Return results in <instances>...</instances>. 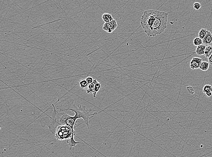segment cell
Listing matches in <instances>:
<instances>
[{
    "mask_svg": "<svg viewBox=\"0 0 212 157\" xmlns=\"http://www.w3.org/2000/svg\"><path fill=\"white\" fill-rule=\"evenodd\" d=\"M74 136H76V132L73 131L71 127L67 125L58 126L55 133V138L58 140L63 141L67 140V143L70 146V149L73 147H75L80 142H76L74 139Z\"/></svg>",
    "mask_w": 212,
    "mask_h": 157,
    "instance_id": "cell-1",
    "label": "cell"
},
{
    "mask_svg": "<svg viewBox=\"0 0 212 157\" xmlns=\"http://www.w3.org/2000/svg\"><path fill=\"white\" fill-rule=\"evenodd\" d=\"M168 14L157 11L156 17L152 25V35L156 36L163 33L167 29Z\"/></svg>",
    "mask_w": 212,
    "mask_h": 157,
    "instance_id": "cell-2",
    "label": "cell"
},
{
    "mask_svg": "<svg viewBox=\"0 0 212 157\" xmlns=\"http://www.w3.org/2000/svg\"><path fill=\"white\" fill-rule=\"evenodd\" d=\"M157 10H150L145 11L142 16L141 24L147 35L153 37L152 25L155 19Z\"/></svg>",
    "mask_w": 212,
    "mask_h": 157,
    "instance_id": "cell-3",
    "label": "cell"
},
{
    "mask_svg": "<svg viewBox=\"0 0 212 157\" xmlns=\"http://www.w3.org/2000/svg\"><path fill=\"white\" fill-rule=\"evenodd\" d=\"M59 109L61 111V112H64L69 110L71 111L74 112L75 113V115L74 116L76 117L77 120H78L79 119H82L84 120L85 123L88 128H89V120L92 117L95 116V115L97 114V113H94L93 114H90V112H91L92 110L91 109L87 110L86 109L85 106H82L79 105L78 106V107H77L76 106H74V107L73 108H68V109H65V110H62Z\"/></svg>",
    "mask_w": 212,
    "mask_h": 157,
    "instance_id": "cell-4",
    "label": "cell"
},
{
    "mask_svg": "<svg viewBox=\"0 0 212 157\" xmlns=\"http://www.w3.org/2000/svg\"><path fill=\"white\" fill-rule=\"evenodd\" d=\"M117 27L118 24L117 21L114 19L109 23H105L103 25V30L109 33H112Z\"/></svg>",
    "mask_w": 212,
    "mask_h": 157,
    "instance_id": "cell-5",
    "label": "cell"
},
{
    "mask_svg": "<svg viewBox=\"0 0 212 157\" xmlns=\"http://www.w3.org/2000/svg\"><path fill=\"white\" fill-rule=\"evenodd\" d=\"M202 62L203 60L201 58L193 57L190 62V67L192 69H197L200 68V67Z\"/></svg>",
    "mask_w": 212,
    "mask_h": 157,
    "instance_id": "cell-6",
    "label": "cell"
},
{
    "mask_svg": "<svg viewBox=\"0 0 212 157\" xmlns=\"http://www.w3.org/2000/svg\"><path fill=\"white\" fill-rule=\"evenodd\" d=\"M212 43V34L208 30L206 36L203 39V43L205 45H209Z\"/></svg>",
    "mask_w": 212,
    "mask_h": 157,
    "instance_id": "cell-7",
    "label": "cell"
},
{
    "mask_svg": "<svg viewBox=\"0 0 212 157\" xmlns=\"http://www.w3.org/2000/svg\"><path fill=\"white\" fill-rule=\"evenodd\" d=\"M206 46L205 45L202 44V45L197 46V48L195 50V53H196L198 55L201 56L203 55L204 54L205 49L206 48Z\"/></svg>",
    "mask_w": 212,
    "mask_h": 157,
    "instance_id": "cell-8",
    "label": "cell"
},
{
    "mask_svg": "<svg viewBox=\"0 0 212 157\" xmlns=\"http://www.w3.org/2000/svg\"><path fill=\"white\" fill-rule=\"evenodd\" d=\"M102 18L103 21L105 22V23H109L114 20L112 15L110 14L107 13H104L103 14L102 16Z\"/></svg>",
    "mask_w": 212,
    "mask_h": 157,
    "instance_id": "cell-9",
    "label": "cell"
},
{
    "mask_svg": "<svg viewBox=\"0 0 212 157\" xmlns=\"http://www.w3.org/2000/svg\"><path fill=\"white\" fill-rule=\"evenodd\" d=\"M212 54V46L208 45L206 46L205 49L204 55L205 57L209 58Z\"/></svg>",
    "mask_w": 212,
    "mask_h": 157,
    "instance_id": "cell-10",
    "label": "cell"
},
{
    "mask_svg": "<svg viewBox=\"0 0 212 157\" xmlns=\"http://www.w3.org/2000/svg\"><path fill=\"white\" fill-rule=\"evenodd\" d=\"M100 88H101V83L99 82L96 80L95 83V87L94 91L93 93V97L94 98H95L96 96L97 92L100 91Z\"/></svg>",
    "mask_w": 212,
    "mask_h": 157,
    "instance_id": "cell-11",
    "label": "cell"
},
{
    "mask_svg": "<svg viewBox=\"0 0 212 157\" xmlns=\"http://www.w3.org/2000/svg\"><path fill=\"white\" fill-rule=\"evenodd\" d=\"M208 31V30L206 29H204V28H202V29H200V30L199 32L198 37H199L200 39L203 40L205 38V37L206 36Z\"/></svg>",
    "mask_w": 212,
    "mask_h": 157,
    "instance_id": "cell-12",
    "label": "cell"
},
{
    "mask_svg": "<svg viewBox=\"0 0 212 157\" xmlns=\"http://www.w3.org/2000/svg\"><path fill=\"white\" fill-rule=\"evenodd\" d=\"M95 81H96V79H95L93 83H91V84H89L88 85L87 89L86 90V93H87L89 94L91 93H92V94L93 93L94 89H95Z\"/></svg>",
    "mask_w": 212,
    "mask_h": 157,
    "instance_id": "cell-13",
    "label": "cell"
},
{
    "mask_svg": "<svg viewBox=\"0 0 212 157\" xmlns=\"http://www.w3.org/2000/svg\"><path fill=\"white\" fill-rule=\"evenodd\" d=\"M209 64L206 61L203 62L200 67V69L203 71H206L209 68Z\"/></svg>",
    "mask_w": 212,
    "mask_h": 157,
    "instance_id": "cell-14",
    "label": "cell"
},
{
    "mask_svg": "<svg viewBox=\"0 0 212 157\" xmlns=\"http://www.w3.org/2000/svg\"><path fill=\"white\" fill-rule=\"evenodd\" d=\"M202 44H203V40H202L198 37L195 38L193 40V44L194 46H196L197 47L198 46L202 45Z\"/></svg>",
    "mask_w": 212,
    "mask_h": 157,
    "instance_id": "cell-15",
    "label": "cell"
},
{
    "mask_svg": "<svg viewBox=\"0 0 212 157\" xmlns=\"http://www.w3.org/2000/svg\"><path fill=\"white\" fill-rule=\"evenodd\" d=\"M78 84L80 85V87L82 88H85L88 87V83L86 82L85 79L82 80L81 81H80L78 83Z\"/></svg>",
    "mask_w": 212,
    "mask_h": 157,
    "instance_id": "cell-16",
    "label": "cell"
},
{
    "mask_svg": "<svg viewBox=\"0 0 212 157\" xmlns=\"http://www.w3.org/2000/svg\"><path fill=\"white\" fill-rule=\"evenodd\" d=\"M211 87H212V86L211 85H205L204 87L203 88V92L205 93L206 92L210 91V89H211Z\"/></svg>",
    "mask_w": 212,
    "mask_h": 157,
    "instance_id": "cell-17",
    "label": "cell"
},
{
    "mask_svg": "<svg viewBox=\"0 0 212 157\" xmlns=\"http://www.w3.org/2000/svg\"><path fill=\"white\" fill-rule=\"evenodd\" d=\"M194 8L196 10H199L200 9L201 7V5L200 2H195L194 3V5H193Z\"/></svg>",
    "mask_w": 212,
    "mask_h": 157,
    "instance_id": "cell-18",
    "label": "cell"
},
{
    "mask_svg": "<svg viewBox=\"0 0 212 157\" xmlns=\"http://www.w3.org/2000/svg\"><path fill=\"white\" fill-rule=\"evenodd\" d=\"M186 89L188 91V92L191 94H194V91L193 88L191 86H187Z\"/></svg>",
    "mask_w": 212,
    "mask_h": 157,
    "instance_id": "cell-19",
    "label": "cell"
},
{
    "mask_svg": "<svg viewBox=\"0 0 212 157\" xmlns=\"http://www.w3.org/2000/svg\"><path fill=\"white\" fill-rule=\"evenodd\" d=\"M85 80H86L87 82L88 83V85L91 84V83L93 82L94 81L93 78L91 77H90V76L87 77L85 79Z\"/></svg>",
    "mask_w": 212,
    "mask_h": 157,
    "instance_id": "cell-20",
    "label": "cell"
},
{
    "mask_svg": "<svg viewBox=\"0 0 212 157\" xmlns=\"http://www.w3.org/2000/svg\"><path fill=\"white\" fill-rule=\"evenodd\" d=\"M205 94H206V96L208 97H210L212 95V92L210 91L206 92Z\"/></svg>",
    "mask_w": 212,
    "mask_h": 157,
    "instance_id": "cell-21",
    "label": "cell"
},
{
    "mask_svg": "<svg viewBox=\"0 0 212 157\" xmlns=\"http://www.w3.org/2000/svg\"><path fill=\"white\" fill-rule=\"evenodd\" d=\"M208 59L209 61V63L210 64L212 65V54L209 58H208Z\"/></svg>",
    "mask_w": 212,
    "mask_h": 157,
    "instance_id": "cell-22",
    "label": "cell"
},
{
    "mask_svg": "<svg viewBox=\"0 0 212 157\" xmlns=\"http://www.w3.org/2000/svg\"><path fill=\"white\" fill-rule=\"evenodd\" d=\"M210 91H211V92H212V87H211V89H210Z\"/></svg>",
    "mask_w": 212,
    "mask_h": 157,
    "instance_id": "cell-23",
    "label": "cell"
}]
</instances>
